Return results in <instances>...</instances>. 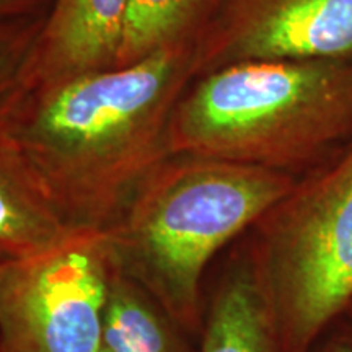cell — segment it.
Wrapping results in <instances>:
<instances>
[{
	"label": "cell",
	"mask_w": 352,
	"mask_h": 352,
	"mask_svg": "<svg viewBox=\"0 0 352 352\" xmlns=\"http://www.w3.org/2000/svg\"><path fill=\"white\" fill-rule=\"evenodd\" d=\"M134 0H54L33 54L30 87L116 65Z\"/></svg>",
	"instance_id": "7"
},
{
	"label": "cell",
	"mask_w": 352,
	"mask_h": 352,
	"mask_svg": "<svg viewBox=\"0 0 352 352\" xmlns=\"http://www.w3.org/2000/svg\"><path fill=\"white\" fill-rule=\"evenodd\" d=\"M168 140L171 153L305 175L352 142V57L248 60L196 77Z\"/></svg>",
	"instance_id": "3"
},
{
	"label": "cell",
	"mask_w": 352,
	"mask_h": 352,
	"mask_svg": "<svg viewBox=\"0 0 352 352\" xmlns=\"http://www.w3.org/2000/svg\"><path fill=\"white\" fill-rule=\"evenodd\" d=\"M214 0H134L116 65L132 64L162 47L195 41Z\"/></svg>",
	"instance_id": "11"
},
{
	"label": "cell",
	"mask_w": 352,
	"mask_h": 352,
	"mask_svg": "<svg viewBox=\"0 0 352 352\" xmlns=\"http://www.w3.org/2000/svg\"><path fill=\"white\" fill-rule=\"evenodd\" d=\"M305 352H352V321L341 316Z\"/></svg>",
	"instance_id": "13"
},
{
	"label": "cell",
	"mask_w": 352,
	"mask_h": 352,
	"mask_svg": "<svg viewBox=\"0 0 352 352\" xmlns=\"http://www.w3.org/2000/svg\"><path fill=\"white\" fill-rule=\"evenodd\" d=\"M54 0H0V21L44 15Z\"/></svg>",
	"instance_id": "14"
},
{
	"label": "cell",
	"mask_w": 352,
	"mask_h": 352,
	"mask_svg": "<svg viewBox=\"0 0 352 352\" xmlns=\"http://www.w3.org/2000/svg\"><path fill=\"white\" fill-rule=\"evenodd\" d=\"M196 77L195 44L26 88L0 121L70 230L104 232L171 155L173 109Z\"/></svg>",
	"instance_id": "1"
},
{
	"label": "cell",
	"mask_w": 352,
	"mask_h": 352,
	"mask_svg": "<svg viewBox=\"0 0 352 352\" xmlns=\"http://www.w3.org/2000/svg\"><path fill=\"white\" fill-rule=\"evenodd\" d=\"M298 176L220 158L171 153L104 230L113 266L147 290L179 328L199 338L204 276Z\"/></svg>",
	"instance_id": "2"
},
{
	"label": "cell",
	"mask_w": 352,
	"mask_h": 352,
	"mask_svg": "<svg viewBox=\"0 0 352 352\" xmlns=\"http://www.w3.org/2000/svg\"><path fill=\"white\" fill-rule=\"evenodd\" d=\"M72 232L23 153L0 127V261L46 252Z\"/></svg>",
	"instance_id": "9"
},
{
	"label": "cell",
	"mask_w": 352,
	"mask_h": 352,
	"mask_svg": "<svg viewBox=\"0 0 352 352\" xmlns=\"http://www.w3.org/2000/svg\"><path fill=\"white\" fill-rule=\"evenodd\" d=\"M279 352H305L352 300V142L245 233Z\"/></svg>",
	"instance_id": "4"
},
{
	"label": "cell",
	"mask_w": 352,
	"mask_h": 352,
	"mask_svg": "<svg viewBox=\"0 0 352 352\" xmlns=\"http://www.w3.org/2000/svg\"><path fill=\"white\" fill-rule=\"evenodd\" d=\"M196 352H279L245 239L228 254L210 290Z\"/></svg>",
	"instance_id": "8"
},
{
	"label": "cell",
	"mask_w": 352,
	"mask_h": 352,
	"mask_svg": "<svg viewBox=\"0 0 352 352\" xmlns=\"http://www.w3.org/2000/svg\"><path fill=\"white\" fill-rule=\"evenodd\" d=\"M113 272L94 230L0 261V352H100Z\"/></svg>",
	"instance_id": "5"
},
{
	"label": "cell",
	"mask_w": 352,
	"mask_h": 352,
	"mask_svg": "<svg viewBox=\"0 0 352 352\" xmlns=\"http://www.w3.org/2000/svg\"><path fill=\"white\" fill-rule=\"evenodd\" d=\"M189 334L147 290L114 270L101 347L107 352H196Z\"/></svg>",
	"instance_id": "10"
},
{
	"label": "cell",
	"mask_w": 352,
	"mask_h": 352,
	"mask_svg": "<svg viewBox=\"0 0 352 352\" xmlns=\"http://www.w3.org/2000/svg\"><path fill=\"white\" fill-rule=\"evenodd\" d=\"M100 352H107V351H104V349H103V347H101V351H100Z\"/></svg>",
	"instance_id": "16"
},
{
	"label": "cell",
	"mask_w": 352,
	"mask_h": 352,
	"mask_svg": "<svg viewBox=\"0 0 352 352\" xmlns=\"http://www.w3.org/2000/svg\"><path fill=\"white\" fill-rule=\"evenodd\" d=\"M342 316H346V318H349V320L352 321V300H351L349 305H347L344 315H342Z\"/></svg>",
	"instance_id": "15"
},
{
	"label": "cell",
	"mask_w": 352,
	"mask_h": 352,
	"mask_svg": "<svg viewBox=\"0 0 352 352\" xmlns=\"http://www.w3.org/2000/svg\"><path fill=\"white\" fill-rule=\"evenodd\" d=\"M46 13L0 21V121L28 88L33 54Z\"/></svg>",
	"instance_id": "12"
},
{
	"label": "cell",
	"mask_w": 352,
	"mask_h": 352,
	"mask_svg": "<svg viewBox=\"0 0 352 352\" xmlns=\"http://www.w3.org/2000/svg\"><path fill=\"white\" fill-rule=\"evenodd\" d=\"M192 44L196 77L248 60L352 57V0H214Z\"/></svg>",
	"instance_id": "6"
}]
</instances>
